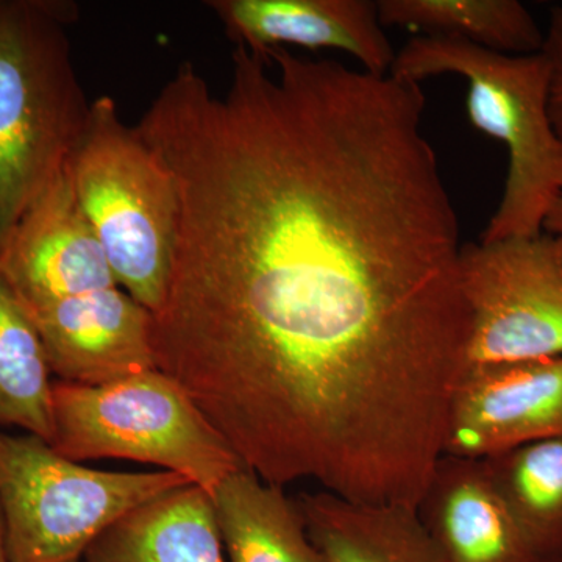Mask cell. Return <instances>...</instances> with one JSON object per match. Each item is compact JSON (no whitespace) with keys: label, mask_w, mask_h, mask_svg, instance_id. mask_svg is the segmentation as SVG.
I'll return each instance as SVG.
<instances>
[{"label":"cell","mask_w":562,"mask_h":562,"mask_svg":"<svg viewBox=\"0 0 562 562\" xmlns=\"http://www.w3.org/2000/svg\"><path fill=\"white\" fill-rule=\"evenodd\" d=\"M0 273L24 306L120 286L63 171L0 250Z\"/></svg>","instance_id":"9c48e42d"},{"label":"cell","mask_w":562,"mask_h":562,"mask_svg":"<svg viewBox=\"0 0 562 562\" xmlns=\"http://www.w3.org/2000/svg\"><path fill=\"white\" fill-rule=\"evenodd\" d=\"M50 447L79 462L117 458L180 473L210 495L246 469L190 395L158 369L99 386L54 382Z\"/></svg>","instance_id":"5b68a950"},{"label":"cell","mask_w":562,"mask_h":562,"mask_svg":"<svg viewBox=\"0 0 562 562\" xmlns=\"http://www.w3.org/2000/svg\"><path fill=\"white\" fill-rule=\"evenodd\" d=\"M233 43L265 55L286 46L350 54L364 72L390 76L395 52L371 0H211Z\"/></svg>","instance_id":"8fae6325"},{"label":"cell","mask_w":562,"mask_h":562,"mask_svg":"<svg viewBox=\"0 0 562 562\" xmlns=\"http://www.w3.org/2000/svg\"><path fill=\"white\" fill-rule=\"evenodd\" d=\"M190 484L168 471H95L38 436L0 430V513L10 562H81L122 516Z\"/></svg>","instance_id":"8992f818"},{"label":"cell","mask_w":562,"mask_h":562,"mask_svg":"<svg viewBox=\"0 0 562 562\" xmlns=\"http://www.w3.org/2000/svg\"><path fill=\"white\" fill-rule=\"evenodd\" d=\"M81 562H227L213 498L190 484L144 503L110 525Z\"/></svg>","instance_id":"4fadbf2b"},{"label":"cell","mask_w":562,"mask_h":562,"mask_svg":"<svg viewBox=\"0 0 562 562\" xmlns=\"http://www.w3.org/2000/svg\"><path fill=\"white\" fill-rule=\"evenodd\" d=\"M295 502L325 562H442L417 509L350 502L327 491Z\"/></svg>","instance_id":"5bb4252c"},{"label":"cell","mask_w":562,"mask_h":562,"mask_svg":"<svg viewBox=\"0 0 562 562\" xmlns=\"http://www.w3.org/2000/svg\"><path fill=\"white\" fill-rule=\"evenodd\" d=\"M63 10L0 2V250L65 171L90 121Z\"/></svg>","instance_id":"3957f363"},{"label":"cell","mask_w":562,"mask_h":562,"mask_svg":"<svg viewBox=\"0 0 562 562\" xmlns=\"http://www.w3.org/2000/svg\"><path fill=\"white\" fill-rule=\"evenodd\" d=\"M24 308L60 382L99 386L157 369L151 313L120 286Z\"/></svg>","instance_id":"30bf717a"},{"label":"cell","mask_w":562,"mask_h":562,"mask_svg":"<svg viewBox=\"0 0 562 562\" xmlns=\"http://www.w3.org/2000/svg\"><path fill=\"white\" fill-rule=\"evenodd\" d=\"M0 562H10L7 553L5 530H3L2 513H0Z\"/></svg>","instance_id":"44dd1931"},{"label":"cell","mask_w":562,"mask_h":562,"mask_svg":"<svg viewBox=\"0 0 562 562\" xmlns=\"http://www.w3.org/2000/svg\"><path fill=\"white\" fill-rule=\"evenodd\" d=\"M562 436V357L464 369L454 386L442 457L487 460Z\"/></svg>","instance_id":"ba28073f"},{"label":"cell","mask_w":562,"mask_h":562,"mask_svg":"<svg viewBox=\"0 0 562 562\" xmlns=\"http://www.w3.org/2000/svg\"><path fill=\"white\" fill-rule=\"evenodd\" d=\"M383 27L450 36L501 54H539L543 32L519 0H380Z\"/></svg>","instance_id":"2e32d148"},{"label":"cell","mask_w":562,"mask_h":562,"mask_svg":"<svg viewBox=\"0 0 562 562\" xmlns=\"http://www.w3.org/2000/svg\"><path fill=\"white\" fill-rule=\"evenodd\" d=\"M554 236V241H557L558 251H560V258L562 261V232L560 235H552Z\"/></svg>","instance_id":"7402d4cb"},{"label":"cell","mask_w":562,"mask_h":562,"mask_svg":"<svg viewBox=\"0 0 562 562\" xmlns=\"http://www.w3.org/2000/svg\"><path fill=\"white\" fill-rule=\"evenodd\" d=\"M543 231L549 232V235H560L562 232V192L546 222H543Z\"/></svg>","instance_id":"ffe728a7"},{"label":"cell","mask_w":562,"mask_h":562,"mask_svg":"<svg viewBox=\"0 0 562 562\" xmlns=\"http://www.w3.org/2000/svg\"><path fill=\"white\" fill-rule=\"evenodd\" d=\"M465 369L562 357V261L552 235L462 244Z\"/></svg>","instance_id":"52a82bcc"},{"label":"cell","mask_w":562,"mask_h":562,"mask_svg":"<svg viewBox=\"0 0 562 562\" xmlns=\"http://www.w3.org/2000/svg\"><path fill=\"white\" fill-rule=\"evenodd\" d=\"M424 111L420 85L235 44L225 94L183 63L135 127L179 195L155 364L265 482L360 501L442 454L471 314Z\"/></svg>","instance_id":"6da1fadb"},{"label":"cell","mask_w":562,"mask_h":562,"mask_svg":"<svg viewBox=\"0 0 562 562\" xmlns=\"http://www.w3.org/2000/svg\"><path fill=\"white\" fill-rule=\"evenodd\" d=\"M66 173L120 288L157 312L171 277L179 195L165 162L121 121L116 102L91 103Z\"/></svg>","instance_id":"277c9868"},{"label":"cell","mask_w":562,"mask_h":562,"mask_svg":"<svg viewBox=\"0 0 562 562\" xmlns=\"http://www.w3.org/2000/svg\"><path fill=\"white\" fill-rule=\"evenodd\" d=\"M482 461L536 557L562 562V436Z\"/></svg>","instance_id":"e0dca14e"},{"label":"cell","mask_w":562,"mask_h":562,"mask_svg":"<svg viewBox=\"0 0 562 562\" xmlns=\"http://www.w3.org/2000/svg\"><path fill=\"white\" fill-rule=\"evenodd\" d=\"M442 74L468 81L473 127L508 149L505 191L480 241L541 235L562 192V140L550 120L546 55L501 54L464 40L422 35L395 54L390 70L392 79L416 85Z\"/></svg>","instance_id":"7a4b0ae2"},{"label":"cell","mask_w":562,"mask_h":562,"mask_svg":"<svg viewBox=\"0 0 562 562\" xmlns=\"http://www.w3.org/2000/svg\"><path fill=\"white\" fill-rule=\"evenodd\" d=\"M417 516L442 562H542L492 486L483 461L443 454Z\"/></svg>","instance_id":"7c38bea8"},{"label":"cell","mask_w":562,"mask_h":562,"mask_svg":"<svg viewBox=\"0 0 562 562\" xmlns=\"http://www.w3.org/2000/svg\"><path fill=\"white\" fill-rule=\"evenodd\" d=\"M52 371L31 314L0 273V427L52 441Z\"/></svg>","instance_id":"ac0fdd59"},{"label":"cell","mask_w":562,"mask_h":562,"mask_svg":"<svg viewBox=\"0 0 562 562\" xmlns=\"http://www.w3.org/2000/svg\"><path fill=\"white\" fill-rule=\"evenodd\" d=\"M211 498L227 562H325L284 487L241 469Z\"/></svg>","instance_id":"9a60e30c"},{"label":"cell","mask_w":562,"mask_h":562,"mask_svg":"<svg viewBox=\"0 0 562 562\" xmlns=\"http://www.w3.org/2000/svg\"><path fill=\"white\" fill-rule=\"evenodd\" d=\"M542 54L549 61V113L554 132L562 140V5L550 10L549 27L543 33Z\"/></svg>","instance_id":"d6986e66"}]
</instances>
